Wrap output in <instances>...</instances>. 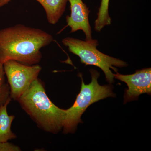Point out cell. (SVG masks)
Here are the masks:
<instances>
[{"label":"cell","instance_id":"9c48e42d","mask_svg":"<svg viewBox=\"0 0 151 151\" xmlns=\"http://www.w3.org/2000/svg\"><path fill=\"white\" fill-rule=\"evenodd\" d=\"M42 6L47 21L54 25L58 22L65 11L68 0H36Z\"/></svg>","mask_w":151,"mask_h":151},{"label":"cell","instance_id":"3957f363","mask_svg":"<svg viewBox=\"0 0 151 151\" xmlns=\"http://www.w3.org/2000/svg\"><path fill=\"white\" fill-rule=\"evenodd\" d=\"M92 76V81L88 84H84L81 73L78 75L81 80L80 92L77 95L74 104L66 110L63 133H73L76 129L78 124L82 123L81 116L88 107L99 100L108 97H115L111 85H100L97 79L100 73L97 70H89Z\"/></svg>","mask_w":151,"mask_h":151},{"label":"cell","instance_id":"8992f818","mask_svg":"<svg viewBox=\"0 0 151 151\" xmlns=\"http://www.w3.org/2000/svg\"><path fill=\"white\" fill-rule=\"evenodd\" d=\"M113 75L114 78L125 82L128 86L124 95V103L134 100L142 94H151L150 68L137 70L130 75H124L117 72Z\"/></svg>","mask_w":151,"mask_h":151},{"label":"cell","instance_id":"7a4b0ae2","mask_svg":"<svg viewBox=\"0 0 151 151\" xmlns=\"http://www.w3.org/2000/svg\"><path fill=\"white\" fill-rule=\"evenodd\" d=\"M17 101L41 129L54 134L62 129L66 110L52 102L46 94L43 82L38 78L33 81Z\"/></svg>","mask_w":151,"mask_h":151},{"label":"cell","instance_id":"52a82bcc","mask_svg":"<svg viewBox=\"0 0 151 151\" xmlns=\"http://www.w3.org/2000/svg\"><path fill=\"white\" fill-rule=\"evenodd\" d=\"M70 4V14L66 17L67 27L71 28L70 32L78 30L84 32L86 40L92 39V29L89 22L90 10L82 0H68Z\"/></svg>","mask_w":151,"mask_h":151},{"label":"cell","instance_id":"6da1fadb","mask_svg":"<svg viewBox=\"0 0 151 151\" xmlns=\"http://www.w3.org/2000/svg\"><path fill=\"white\" fill-rule=\"evenodd\" d=\"M53 40L48 33L39 29L17 24L0 29V61L14 60L27 65L41 60L40 49Z\"/></svg>","mask_w":151,"mask_h":151},{"label":"cell","instance_id":"5b68a950","mask_svg":"<svg viewBox=\"0 0 151 151\" xmlns=\"http://www.w3.org/2000/svg\"><path fill=\"white\" fill-rule=\"evenodd\" d=\"M3 65L9 86L10 97L17 101L38 78L42 70L37 64L25 65L14 60L6 61Z\"/></svg>","mask_w":151,"mask_h":151},{"label":"cell","instance_id":"277c9868","mask_svg":"<svg viewBox=\"0 0 151 151\" xmlns=\"http://www.w3.org/2000/svg\"><path fill=\"white\" fill-rule=\"evenodd\" d=\"M63 45L67 47L71 53L79 57L81 63L86 65H92L100 68L105 75L106 80L113 83L114 75L111 69L118 72V67H126L128 64L121 60L104 54L97 49L98 41L92 39L85 41L73 37H67L62 40Z\"/></svg>","mask_w":151,"mask_h":151},{"label":"cell","instance_id":"7c38bea8","mask_svg":"<svg viewBox=\"0 0 151 151\" xmlns=\"http://www.w3.org/2000/svg\"><path fill=\"white\" fill-rule=\"evenodd\" d=\"M22 150L18 146L8 142H0V151H20Z\"/></svg>","mask_w":151,"mask_h":151},{"label":"cell","instance_id":"30bf717a","mask_svg":"<svg viewBox=\"0 0 151 151\" xmlns=\"http://www.w3.org/2000/svg\"><path fill=\"white\" fill-rule=\"evenodd\" d=\"M109 1L110 0H101L94 23V29L98 32L101 31L104 27L111 24V19L108 12Z\"/></svg>","mask_w":151,"mask_h":151},{"label":"cell","instance_id":"5bb4252c","mask_svg":"<svg viewBox=\"0 0 151 151\" xmlns=\"http://www.w3.org/2000/svg\"><path fill=\"white\" fill-rule=\"evenodd\" d=\"M11 0H0V8L8 4Z\"/></svg>","mask_w":151,"mask_h":151},{"label":"cell","instance_id":"8fae6325","mask_svg":"<svg viewBox=\"0 0 151 151\" xmlns=\"http://www.w3.org/2000/svg\"><path fill=\"white\" fill-rule=\"evenodd\" d=\"M10 97V90L8 83H5L0 87V107Z\"/></svg>","mask_w":151,"mask_h":151},{"label":"cell","instance_id":"4fadbf2b","mask_svg":"<svg viewBox=\"0 0 151 151\" xmlns=\"http://www.w3.org/2000/svg\"><path fill=\"white\" fill-rule=\"evenodd\" d=\"M5 76L3 63L0 61V87L5 83Z\"/></svg>","mask_w":151,"mask_h":151},{"label":"cell","instance_id":"ba28073f","mask_svg":"<svg viewBox=\"0 0 151 151\" xmlns=\"http://www.w3.org/2000/svg\"><path fill=\"white\" fill-rule=\"evenodd\" d=\"M12 100L10 97L0 107V142H8L17 138L16 135L11 129L15 116L9 115L7 110Z\"/></svg>","mask_w":151,"mask_h":151}]
</instances>
